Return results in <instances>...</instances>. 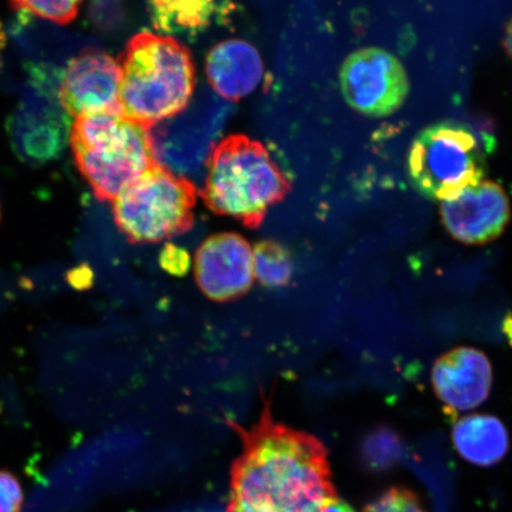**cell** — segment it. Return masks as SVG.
Returning <instances> with one entry per match:
<instances>
[{
  "instance_id": "1",
  "label": "cell",
  "mask_w": 512,
  "mask_h": 512,
  "mask_svg": "<svg viewBox=\"0 0 512 512\" xmlns=\"http://www.w3.org/2000/svg\"><path fill=\"white\" fill-rule=\"evenodd\" d=\"M260 418L249 428L229 421L241 440L230 469L224 512H317L338 498L329 452L315 435L273 419L262 400Z\"/></svg>"
},
{
  "instance_id": "2",
  "label": "cell",
  "mask_w": 512,
  "mask_h": 512,
  "mask_svg": "<svg viewBox=\"0 0 512 512\" xmlns=\"http://www.w3.org/2000/svg\"><path fill=\"white\" fill-rule=\"evenodd\" d=\"M201 197L213 213L259 228L268 210L283 202L291 178L267 147L243 134L214 146L206 162Z\"/></svg>"
},
{
  "instance_id": "3",
  "label": "cell",
  "mask_w": 512,
  "mask_h": 512,
  "mask_svg": "<svg viewBox=\"0 0 512 512\" xmlns=\"http://www.w3.org/2000/svg\"><path fill=\"white\" fill-rule=\"evenodd\" d=\"M119 62L126 118L149 130L187 110L196 87L195 64L174 37L140 32Z\"/></svg>"
},
{
  "instance_id": "4",
  "label": "cell",
  "mask_w": 512,
  "mask_h": 512,
  "mask_svg": "<svg viewBox=\"0 0 512 512\" xmlns=\"http://www.w3.org/2000/svg\"><path fill=\"white\" fill-rule=\"evenodd\" d=\"M69 143L80 174L102 202H113L156 164L149 130L124 114L75 118Z\"/></svg>"
},
{
  "instance_id": "5",
  "label": "cell",
  "mask_w": 512,
  "mask_h": 512,
  "mask_svg": "<svg viewBox=\"0 0 512 512\" xmlns=\"http://www.w3.org/2000/svg\"><path fill=\"white\" fill-rule=\"evenodd\" d=\"M196 202L187 176L156 163L115 198L113 219L128 242H162L191 229Z\"/></svg>"
},
{
  "instance_id": "6",
  "label": "cell",
  "mask_w": 512,
  "mask_h": 512,
  "mask_svg": "<svg viewBox=\"0 0 512 512\" xmlns=\"http://www.w3.org/2000/svg\"><path fill=\"white\" fill-rule=\"evenodd\" d=\"M409 181L430 200L451 201L482 182L485 155L475 132L457 121L425 128L407 159Z\"/></svg>"
},
{
  "instance_id": "7",
  "label": "cell",
  "mask_w": 512,
  "mask_h": 512,
  "mask_svg": "<svg viewBox=\"0 0 512 512\" xmlns=\"http://www.w3.org/2000/svg\"><path fill=\"white\" fill-rule=\"evenodd\" d=\"M61 78L50 70L32 69L29 91L10 115V143L25 163L54 162L69 142L72 117L60 101Z\"/></svg>"
},
{
  "instance_id": "8",
  "label": "cell",
  "mask_w": 512,
  "mask_h": 512,
  "mask_svg": "<svg viewBox=\"0 0 512 512\" xmlns=\"http://www.w3.org/2000/svg\"><path fill=\"white\" fill-rule=\"evenodd\" d=\"M339 82L352 110L370 118L399 111L409 93L405 67L381 48H363L350 54L342 64Z\"/></svg>"
},
{
  "instance_id": "9",
  "label": "cell",
  "mask_w": 512,
  "mask_h": 512,
  "mask_svg": "<svg viewBox=\"0 0 512 512\" xmlns=\"http://www.w3.org/2000/svg\"><path fill=\"white\" fill-rule=\"evenodd\" d=\"M187 111L149 128L155 162L179 175L206 164L226 114L217 104L204 114Z\"/></svg>"
},
{
  "instance_id": "10",
  "label": "cell",
  "mask_w": 512,
  "mask_h": 512,
  "mask_svg": "<svg viewBox=\"0 0 512 512\" xmlns=\"http://www.w3.org/2000/svg\"><path fill=\"white\" fill-rule=\"evenodd\" d=\"M120 94V62L105 51H83L69 62L61 78L60 101L70 117L124 114Z\"/></svg>"
},
{
  "instance_id": "11",
  "label": "cell",
  "mask_w": 512,
  "mask_h": 512,
  "mask_svg": "<svg viewBox=\"0 0 512 512\" xmlns=\"http://www.w3.org/2000/svg\"><path fill=\"white\" fill-rule=\"evenodd\" d=\"M195 279L204 296L227 303L249 291L255 279L253 248L243 236L220 233L197 249Z\"/></svg>"
},
{
  "instance_id": "12",
  "label": "cell",
  "mask_w": 512,
  "mask_h": 512,
  "mask_svg": "<svg viewBox=\"0 0 512 512\" xmlns=\"http://www.w3.org/2000/svg\"><path fill=\"white\" fill-rule=\"evenodd\" d=\"M441 219L448 233L466 245H484L507 228L511 209L501 185L482 181L462 195L441 204Z\"/></svg>"
},
{
  "instance_id": "13",
  "label": "cell",
  "mask_w": 512,
  "mask_h": 512,
  "mask_svg": "<svg viewBox=\"0 0 512 512\" xmlns=\"http://www.w3.org/2000/svg\"><path fill=\"white\" fill-rule=\"evenodd\" d=\"M492 366L484 352L460 347L441 356L432 370V383L447 412L471 411L488 400L492 389Z\"/></svg>"
},
{
  "instance_id": "14",
  "label": "cell",
  "mask_w": 512,
  "mask_h": 512,
  "mask_svg": "<svg viewBox=\"0 0 512 512\" xmlns=\"http://www.w3.org/2000/svg\"><path fill=\"white\" fill-rule=\"evenodd\" d=\"M206 74L216 94L229 101H238L259 87L265 75L264 62L251 43L223 41L209 51Z\"/></svg>"
},
{
  "instance_id": "15",
  "label": "cell",
  "mask_w": 512,
  "mask_h": 512,
  "mask_svg": "<svg viewBox=\"0 0 512 512\" xmlns=\"http://www.w3.org/2000/svg\"><path fill=\"white\" fill-rule=\"evenodd\" d=\"M452 440L460 457L482 467L501 463L510 448L507 427L490 414H473L458 420L452 430Z\"/></svg>"
},
{
  "instance_id": "16",
  "label": "cell",
  "mask_w": 512,
  "mask_h": 512,
  "mask_svg": "<svg viewBox=\"0 0 512 512\" xmlns=\"http://www.w3.org/2000/svg\"><path fill=\"white\" fill-rule=\"evenodd\" d=\"M147 5L153 28L169 37L202 34L219 11L215 0H147Z\"/></svg>"
},
{
  "instance_id": "17",
  "label": "cell",
  "mask_w": 512,
  "mask_h": 512,
  "mask_svg": "<svg viewBox=\"0 0 512 512\" xmlns=\"http://www.w3.org/2000/svg\"><path fill=\"white\" fill-rule=\"evenodd\" d=\"M254 275L261 285L283 287L293 275V259L290 251L277 241L265 240L253 248Z\"/></svg>"
},
{
  "instance_id": "18",
  "label": "cell",
  "mask_w": 512,
  "mask_h": 512,
  "mask_svg": "<svg viewBox=\"0 0 512 512\" xmlns=\"http://www.w3.org/2000/svg\"><path fill=\"white\" fill-rule=\"evenodd\" d=\"M405 453V444L398 431L381 426L371 430L361 444V460L371 472H384L398 464Z\"/></svg>"
},
{
  "instance_id": "19",
  "label": "cell",
  "mask_w": 512,
  "mask_h": 512,
  "mask_svg": "<svg viewBox=\"0 0 512 512\" xmlns=\"http://www.w3.org/2000/svg\"><path fill=\"white\" fill-rule=\"evenodd\" d=\"M83 0H10L12 8L60 25L72 23Z\"/></svg>"
},
{
  "instance_id": "20",
  "label": "cell",
  "mask_w": 512,
  "mask_h": 512,
  "mask_svg": "<svg viewBox=\"0 0 512 512\" xmlns=\"http://www.w3.org/2000/svg\"><path fill=\"white\" fill-rule=\"evenodd\" d=\"M363 512H427L414 491L403 486H392L375 497Z\"/></svg>"
},
{
  "instance_id": "21",
  "label": "cell",
  "mask_w": 512,
  "mask_h": 512,
  "mask_svg": "<svg viewBox=\"0 0 512 512\" xmlns=\"http://www.w3.org/2000/svg\"><path fill=\"white\" fill-rule=\"evenodd\" d=\"M89 16L96 29L104 32L117 30L124 22V0H91Z\"/></svg>"
},
{
  "instance_id": "22",
  "label": "cell",
  "mask_w": 512,
  "mask_h": 512,
  "mask_svg": "<svg viewBox=\"0 0 512 512\" xmlns=\"http://www.w3.org/2000/svg\"><path fill=\"white\" fill-rule=\"evenodd\" d=\"M23 501V489L17 477L0 470V512H21Z\"/></svg>"
},
{
  "instance_id": "23",
  "label": "cell",
  "mask_w": 512,
  "mask_h": 512,
  "mask_svg": "<svg viewBox=\"0 0 512 512\" xmlns=\"http://www.w3.org/2000/svg\"><path fill=\"white\" fill-rule=\"evenodd\" d=\"M160 266L165 272L176 277H182L189 272L191 266L190 255L185 249L168 243L160 252Z\"/></svg>"
},
{
  "instance_id": "24",
  "label": "cell",
  "mask_w": 512,
  "mask_h": 512,
  "mask_svg": "<svg viewBox=\"0 0 512 512\" xmlns=\"http://www.w3.org/2000/svg\"><path fill=\"white\" fill-rule=\"evenodd\" d=\"M170 512H223V511L219 507H216V505L189 504V505H182L181 508H177Z\"/></svg>"
},
{
  "instance_id": "25",
  "label": "cell",
  "mask_w": 512,
  "mask_h": 512,
  "mask_svg": "<svg viewBox=\"0 0 512 512\" xmlns=\"http://www.w3.org/2000/svg\"><path fill=\"white\" fill-rule=\"evenodd\" d=\"M317 512H356L351 505L341 498L335 499L329 504H326L325 507L318 510Z\"/></svg>"
},
{
  "instance_id": "26",
  "label": "cell",
  "mask_w": 512,
  "mask_h": 512,
  "mask_svg": "<svg viewBox=\"0 0 512 512\" xmlns=\"http://www.w3.org/2000/svg\"><path fill=\"white\" fill-rule=\"evenodd\" d=\"M504 48L507 53L512 57V19L508 24L507 30L504 35Z\"/></svg>"
},
{
  "instance_id": "27",
  "label": "cell",
  "mask_w": 512,
  "mask_h": 512,
  "mask_svg": "<svg viewBox=\"0 0 512 512\" xmlns=\"http://www.w3.org/2000/svg\"><path fill=\"white\" fill-rule=\"evenodd\" d=\"M6 46V35L2 22H0V68H2L3 53Z\"/></svg>"
}]
</instances>
